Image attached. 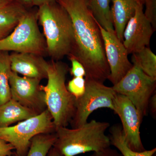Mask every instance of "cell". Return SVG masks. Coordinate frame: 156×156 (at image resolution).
I'll return each instance as SVG.
<instances>
[{
    "label": "cell",
    "instance_id": "83f0119b",
    "mask_svg": "<svg viewBox=\"0 0 156 156\" xmlns=\"http://www.w3.org/2000/svg\"><path fill=\"white\" fill-rule=\"evenodd\" d=\"M24 6L27 9H31L33 6L32 0H15Z\"/></svg>",
    "mask_w": 156,
    "mask_h": 156
},
{
    "label": "cell",
    "instance_id": "277c9868",
    "mask_svg": "<svg viewBox=\"0 0 156 156\" xmlns=\"http://www.w3.org/2000/svg\"><path fill=\"white\" fill-rule=\"evenodd\" d=\"M110 126L106 122L92 120L77 128L60 127L56 129L53 147L63 156L103 151L111 146L109 136L105 133Z\"/></svg>",
    "mask_w": 156,
    "mask_h": 156
},
{
    "label": "cell",
    "instance_id": "5b68a950",
    "mask_svg": "<svg viewBox=\"0 0 156 156\" xmlns=\"http://www.w3.org/2000/svg\"><path fill=\"white\" fill-rule=\"evenodd\" d=\"M38 23L37 10L28 9L12 32L0 41V51L48 56L46 40Z\"/></svg>",
    "mask_w": 156,
    "mask_h": 156
},
{
    "label": "cell",
    "instance_id": "1f68e13d",
    "mask_svg": "<svg viewBox=\"0 0 156 156\" xmlns=\"http://www.w3.org/2000/svg\"><path fill=\"white\" fill-rule=\"evenodd\" d=\"M137 4H142L144 5L145 0H134Z\"/></svg>",
    "mask_w": 156,
    "mask_h": 156
},
{
    "label": "cell",
    "instance_id": "44dd1931",
    "mask_svg": "<svg viewBox=\"0 0 156 156\" xmlns=\"http://www.w3.org/2000/svg\"><path fill=\"white\" fill-rule=\"evenodd\" d=\"M56 139V132L36 135L31 140L30 147L26 156H47Z\"/></svg>",
    "mask_w": 156,
    "mask_h": 156
},
{
    "label": "cell",
    "instance_id": "6da1fadb",
    "mask_svg": "<svg viewBox=\"0 0 156 156\" xmlns=\"http://www.w3.org/2000/svg\"><path fill=\"white\" fill-rule=\"evenodd\" d=\"M56 1L66 11L72 22L74 41L68 57H73L83 66L85 79L103 83L108 80L110 71L97 21L85 0Z\"/></svg>",
    "mask_w": 156,
    "mask_h": 156
},
{
    "label": "cell",
    "instance_id": "d6986e66",
    "mask_svg": "<svg viewBox=\"0 0 156 156\" xmlns=\"http://www.w3.org/2000/svg\"><path fill=\"white\" fill-rule=\"evenodd\" d=\"M11 71L10 54L0 51V105L11 98L9 75Z\"/></svg>",
    "mask_w": 156,
    "mask_h": 156
},
{
    "label": "cell",
    "instance_id": "cb8c5ba5",
    "mask_svg": "<svg viewBox=\"0 0 156 156\" xmlns=\"http://www.w3.org/2000/svg\"><path fill=\"white\" fill-rule=\"evenodd\" d=\"M69 58L72 64L71 68L69 69L71 74L74 77H86V70L82 63L72 56H69Z\"/></svg>",
    "mask_w": 156,
    "mask_h": 156
},
{
    "label": "cell",
    "instance_id": "3957f363",
    "mask_svg": "<svg viewBox=\"0 0 156 156\" xmlns=\"http://www.w3.org/2000/svg\"><path fill=\"white\" fill-rule=\"evenodd\" d=\"M69 68L61 60L51 59L48 62V83L41 85L45 93L47 109L53 118L56 129L67 127L76 111V98L72 95L66 85Z\"/></svg>",
    "mask_w": 156,
    "mask_h": 156
},
{
    "label": "cell",
    "instance_id": "5bb4252c",
    "mask_svg": "<svg viewBox=\"0 0 156 156\" xmlns=\"http://www.w3.org/2000/svg\"><path fill=\"white\" fill-rule=\"evenodd\" d=\"M111 12L115 33L123 42V35L127 23L135 13L137 3L134 0H111Z\"/></svg>",
    "mask_w": 156,
    "mask_h": 156
},
{
    "label": "cell",
    "instance_id": "d4e9b609",
    "mask_svg": "<svg viewBox=\"0 0 156 156\" xmlns=\"http://www.w3.org/2000/svg\"><path fill=\"white\" fill-rule=\"evenodd\" d=\"M14 150L13 146L0 139V156H9L14 153L12 151Z\"/></svg>",
    "mask_w": 156,
    "mask_h": 156
},
{
    "label": "cell",
    "instance_id": "4dcf8cb0",
    "mask_svg": "<svg viewBox=\"0 0 156 156\" xmlns=\"http://www.w3.org/2000/svg\"><path fill=\"white\" fill-rule=\"evenodd\" d=\"M14 1V0H0V8H3L9 5Z\"/></svg>",
    "mask_w": 156,
    "mask_h": 156
},
{
    "label": "cell",
    "instance_id": "30bf717a",
    "mask_svg": "<svg viewBox=\"0 0 156 156\" xmlns=\"http://www.w3.org/2000/svg\"><path fill=\"white\" fill-rule=\"evenodd\" d=\"M114 111L119 117L122 130L128 146L132 150H146L140 137V127L143 119L132 102L126 96L117 93L114 100Z\"/></svg>",
    "mask_w": 156,
    "mask_h": 156
},
{
    "label": "cell",
    "instance_id": "603a6c76",
    "mask_svg": "<svg viewBox=\"0 0 156 156\" xmlns=\"http://www.w3.org/2000/svg\"><path fill=\"white\" fill-rule=\"evenodd\" d=\"M144 15L151 23L154 30L156 29V0H145Z\"/></svg>",
    "mask_w": 156,
    "mask_h": 156
},
{
    "label": "cell",
    "instance_id": "9a60e30c",
    "mask_svg": "<svg viewBox=\"0 0 156 156\" xmlns=\"http://www.w3.org/2000/svg\"><path fill=\"white\" fill-rule=\"evenodd\" d=\"M28 10L15 0L0 8V41L12 32Z\"/></svg>",
    "mask_w": 156,
    "mask_h": 156
},
{
    "label": "cell",
    "instance_id": "9c48e42d",
    "mask_svg": "<svg viewBox=\"0 0 156 156\" xmlns=\"http://www.w3.org/2000/svg\"><path fill=\"white\" fill-rule=\"evenodd\" d=\"M9 80L12 99L38 115L47 109L45 93L40 84L41 80L20 76L11 71Z\"/></svg>",
    "mask_w": 156,
    "mask_h": 156
},
{
    "label": "cell",
    "instance_id": "2e32d148",
    "mask_svg": "<svg viewBox=\"0 0 156 156\" xmlns=\"http://www.w3.org/2000/svg\"><path fill=\"white\" fill-rule=\"evenodd\" d=\"M38 115L36 112L23 106L11 98L0 105V128L9 127L17 122Z\"/></svg>",
    "mask_w": 156,
    "mask_h": 156
},
{
    "label": "cell",
    "instance_id": "52a82bcc",
    "mask_svg": "<svg viewBox=\"0 0 156 156\" xmlns=\"http://www.w3.org/2000/svg\"><path fill=\"white\" fill-rule=\"evenodd\" d=\"M133 66L113 89L126 96L134 105L142 119L146 116L151 97L155 92L156 79L148 76L136 65Z\"/></svg>",
    "mask_w": 156,
    "mask_h": 156
},
{
    "label": "cell",
    "instance_id": "f1b7e54d",
    "mask_svg": "<svg viewBox=\"0 0 156 156\" xmlns=\"http://www.w3.org/2000/svg\"><path fill=\"white\" fill-rule=\"evenodd\" d=\"M54 0H32L33 6L39 7Z\"/></svg>",
    "mask_w": 156,
    "mask_h": 156
},
{
    "label": "cell",
    "instance_id": "ac0fdd59",
    "mask_svg": "<svg viewBox=\"0 0 156 156\" xmlns=\"http://www.w3.org/2000/svg\"><path fill=\"white\" fill-rule=\"evenodd\" d=\"M109 131L110 135L109 136L111 145L119 150L123 156H153L155 154L156 148L142 152H136L131 150L125 140L122 126L119 125L112 126Z\"/></svg>",
    "mask_w": 156,
    "mask_h": 156
},
{
    "label": "cell",
    "instance_id": "f546056e",
    "mask_svg": "<svg viewBox=\"0 0 156 156\" xmlns=\"http://www.w3.org/2000/svg\"><path fill=\"white\" fill-rule=\"evenodd\" d=\"M47 156H63L54 147H52L48 152Z\"/></svg>",
    "mask_w": 156,
    "mask_h": 156
},
{
    "label": "cell",
    "instance_id": "484cf974",
    "mask_svg": "<svg viewBox=\"0 0 156 156\" xmlns=\"http://www.w3.org/2000/svg\"><path fill=\"white\" fill-rule=\"evenodd\" d=\"M89 156H123L122 154L119 153L115 150L108 147L103 151L93 153Z\"/></svg>",
    "mask_w": 156,
    "mask_h": 156
},
{
    "label": "cell",
    "instance_id": "8992f818",
    "mask_svg": "<svg viewBox=\"0 0 156 156\" xmlns=\"http://www.w3.org/2000/svg\"><path fill=\"white\" fill-rule=\"evenodd\" d=\"M53 118L48 109L40 114L19 122L17 125L0 128V139L10 144L18 156H26L32 139L37 134L56 132Z\"/></svg>",
    "mask_w": 156,
    "mask_h": 156
},
{
    "label": "cell",
    "instance_id": "e0dca14e",
    "mask_svg": "<svg viewBox=\"0 0 156 156\" xmlns=\"http://www.w3.org/2000/svg\"><path fill=\"white\" fill-rule=\"evenodd\" d=\"M88 9L99 25L105 30L115 33L111 12V0H85Z\"/></svg>",
    "mask_w": 156,
    "mask_h": 156
},
{
    "label": "cell",
    "instance_id": "d6a6232c",
    "mask_svg": "<svg viewBox=\"0 0 156 156\" xmlns=\"http://www.w3.org/2000/svg\"><path fill=\"white\" fill-rule=\"evenodd\" d=\"M9 156H18L17 155V154H16V153H14L13 154H12V155H11Z\"/></svg>",
    "mask_w": 156,
    "mask_h": 156
},
{
    "label": "cell",
    "instance_id": "8fae6325",
    "mask_svg": "<svg viewBox=\"0 0 156 156\" xmlns=\"http://www.w3.org/2000/svg\"><path fill=\"white\" fill-rule=\"evenodd\" d=\"M97 23L103 39L105 53L109 67L108 80L113 85L119 82L133 65L128 58V51L115 34L108 31Z\"/></svg>",
    "mask_w": 156,
    "mask_h": 156
},
{
    "label": "cell",
    "instance_id": "7a4b0ae2",
    "mask_svg": "<svg viewBox=\"0 0 156 156\" xmlns=\"http://www.w3.org/2000/svg\"><path fill=\"white\" fill-rule=\"evenodd\" d=\"M37 17L43 28L48 56L55 61L69 56L74 37L71 20L64 8L54 0L38 7Z\"/></svg>",
    "mask_w": 156,
    "mask_h": 156
},
{
    "label": "cell",
    "instance_id": "4316f807",
    "mask_svg": "<svg viewBox=\"0 0 156 156\" xmlns=\"http://www.w3.org/2000/svg\"><path fill=\"white\" fill-rule=\"evenodd\" d=\"M148 109L154 118H156V94L154 93L151 97L148 104Z\"/></svg>",
    "mask_w": 156,
    "mask_h": 156
},
{
    "label": "cell",
    "instance_id": "4fadbf2b",
    "mask_svg": "<svg viewBox=\"0 0 156 156\" xmlns=\"http://www.w3.org/2000/svg\"><path fill=\"white\" fill-rule=\"evenodd\" d=\"M10 57L12 71L41 80L48 78V62L43 56L33 53L12 52Z\"/></svg>",
    "mask_w": 156,
    "mask_h": 156
},
{
    "label": "cell",
    "instance_id": "7c38bea8",
    "mask_svg": "<svg viewBox=\"0 0 156 156\" xmlns=\"http://www.w3.org/2000/svg\"><path fill=\"white\" fill-rule=\"evenodd\" d=\"M143 5L137 3L135 13L129 20L123 33L122 43L128 54L148 47L155 31L144 15Z\"/></svg>",
    "mask_w": 156,
    "mask_h": 156
},
{
    "label": "cell",
    "instance_id": "ffe728a7",
    "mask_svg": "<svg viewBox=\"0 0 156 156\" xmlns=\"http://www.w3.org/2000/svg\"><path fill=\"white\" fill-rule=\"evenodd\" d=\"M131 60L148 76L156 79V56L149 47L133 53Z\"/></svg>",
    "mask_w": 156,
    "mask_h": 156
},
{
    "label": "cell",
    "instance_id": "7402d4cb",
    "mask_svg": "<svg viewBox=\"0 0 156 156\" xmlns=\"http://www.w3.org/2000/svg\"><path fill=\"white\" fill-rule=\"evenodd\" d=\"M86 79L84 77H73L68 83L67 90L76 99L83 96L86 91Z\"/></svg>",
    "mask_w": 156,
    "mask_h": 156
},
{
    "label": "cell",
    "instance_id": "ba28073f",
    "mask_svg": "<svg viewBox=\"0 0 156 156\" xmlns=\"http://www.w3.org/2000/svg\"><path fill=\"white\" fill-rule=\"evenodd\" d=\"M86 91L76 100V111L70 124L73 128L87 122L90 115L98 109L108 108L114 111V100L117 93L112 87L102 83L86 79Z\"/></svg>",
    "mask_w": 156,
    "mask_h": 156
}]
</instances>
